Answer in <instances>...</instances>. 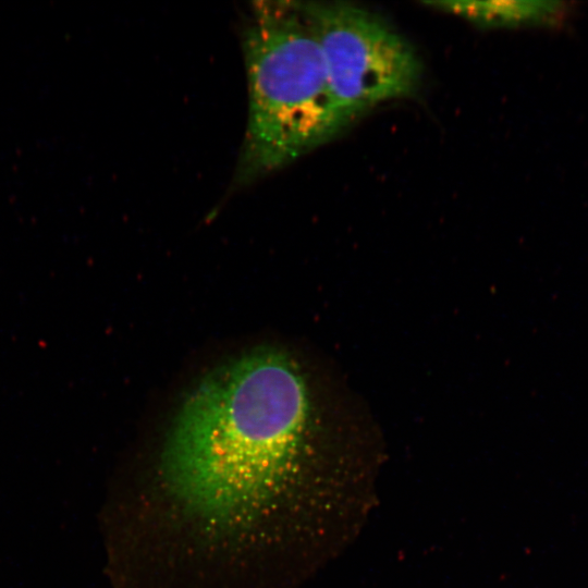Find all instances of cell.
<instances>
[{
    "label": "cell",
    "mask_w": 588,
    "mask_h": 588,
    "mask_svg": "<svg viewBox=\"0 0 588 588\" xmlns=\"http://www.w3.org/2000/svg\"><path fill=\"white\" fill-rule=\"evenodd\" d=\"M428 4L494 27L556 24L568 11L566 3L561 1H450Z\"/></svg>",
    "instance_id": "4"
},
{
    "label": "cell",
    "mask_w": 588,
    "mask_h": 588,
    "mask_svg": "<svg viewBox=\"0 0 588 588\" xmlns=\"http://www.w3.org/2000/svg\"><path fill=\"white\" fill-rule=\"evenodd\" d=\"M304 8L347 123L417 87L421 68L415 51L380 17L347 3L308 2Z\"/></svg>",
    "instance_id": "3"
},
{
    "label": "cell",
    "mask_w": 588,
    "mask_h": 588,
    "mask_svg": "<svg viewBox=\"0 0 588 588\" xmlns=\"http://www.w3.org/2000/svg\"><path fill=\"white\" fill-rule=\"evenodd\" d=\"M244 52L249 110L237 183L281 169L348 124L304 3L254 2Z\"/></svg>",
    "instance_id": "2"
},
{
    "label": "cell",
    "mask_w": 588,
    "mask_h": 588,
    "mask_svg": "<svg viewBox=\"0 0 588 588\" xmlns=\"http://www.w3.org/2000/svg\"><path fill=\"white\" fill-rule=\"evenodd\" d=\"M313 408L296 362L250 348L207 372L181 403L162 452L173 494L217 524L254 518L301 479Z\"/></svg>",
    "instance_id": "1"
}]
</instances>
